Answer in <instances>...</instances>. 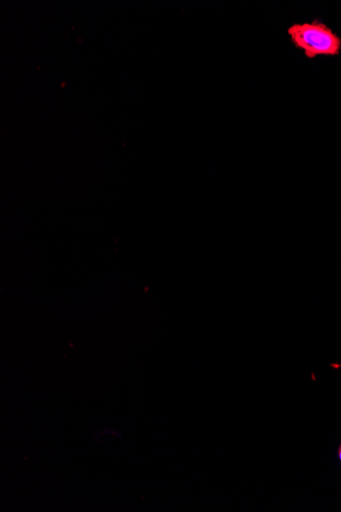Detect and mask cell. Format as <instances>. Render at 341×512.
Instances as JSON below:
<instances>
[{
  "mask_svg": "<svg viewBox=\"0 0 341 512\" xmlns=\"http://www.w3.org/2000/svg\"><path fill=\"white\" fill-rule=\"evenodd\" d=\"M338 458L341 460V444L338 448Z\"/></svg>",
  "mask_w": 341,
  "mask_h": 512,
  "instance_id": "obj_2",
  "label": "cell"
},
{
  "mask_svg": "<svg viewBox=\"0 0 341 512\" xmlns=\"http://www.w3.org/2000/svg\"><path fill=\"white\" fill-rule=\"evenodd\" d=\"M286 33L290 42L302 51L307 59L336 57L341 53V38L320 21L292 24Z\"/></svg>",
  "mask_w": 341,
  "mask_h": 512,
  "instance_id": "obj_1",
  "label": "cell"
}]
</instances>
